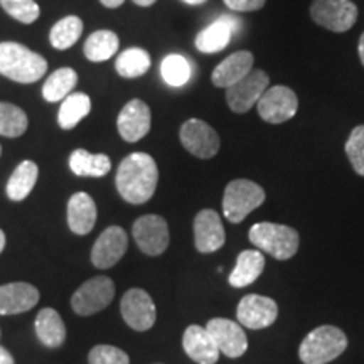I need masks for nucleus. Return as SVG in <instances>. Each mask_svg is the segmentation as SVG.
Masks as SVG:
<instances>
[{
	"label": "nucleus",
	"instance_id": "0eeeda50",
	"mask_svg": "<svg viewBox=\"0 0 364 364\" xmlns=\"http://www.w3.org/2000/svg\"><path fill=\"white\" fill-rule=\"evenodd\" d=\"M311 17L317 26L332 33H346L356 24L358 7L351 0H314Z\"/></svg>",
	"mask_w": 364,
	"mask_h": 364
},
{
	"label": "nucleus",
	"instance_id": "e433bc0d",
	"mask_svg": "<svg viewBox=\"0 0 364 364\" xmlns=\"http://www.w3.org/2000/svg\"><path fill=\"white\" fill-rule=\"evenodd\" d=\"M230 11L235 12H255L265 6L267 0H223Z\"/></svg>",
	"mask_w": 364,
	"mask_h": 364
},
{
	"label": "nucleus",
	"instance_id": "f8f14e48",
	"mask_svg": "<svg viewBox=\"0 0 364 364\" xmlns=\"http://www.w3.org/2000/svg\"><path fill=\"white\" fill-rule=\"evenodd\" d=\"M124 321L134 331L144 332L156 324L157 309L150 295L142 289H130L120 302Z\"/></svg>",
	"mask_w": 364,
	"mask_h": 364
},
{
	"label": "nucleus",
	"instance_id": "ea45409f",
	"mask_svg": "<svg viewBox=\"0 0 364 364\" xmlns=\"http://www.w3.org/2000/svg\"><path fill=\"white\" fill-rule=\"evenodd\" d=\"M157 0H134V4H136V6L140 7H150L152 4H156Z\"/></svg>",
	"mask_w": 364,
	"mask_h": 364
},
{
	"label": "nucleus",
	"instance_id": "f03ea898",
	"mask_svg": "<svg viewBox=\"0 0 364 364\" xmlns=\"http://www.w3.org/2000/svg\"><path fill=\"white\" fill-rule=\"evenodd\" d=\"M48 71V61L19 43H0V75L17 83H36Z\"/></svg>",
	"mask_w": 364,
	"mask_h": 364
},
{
	"label": "nucleus",
	"instance_id": "f3484780",
	"mask_svg": "<svg viewBox=\"0 0 364 364\" xmlns=\"http://www.w3.org/2000/svg\"><path fill=\"white\" fill-rule=\"evenodd\" d=\"M150 108L142 100H132L124 107L117 120L118 132L125 142H139L150 132Z\"/></svg>",
	"mask_w": 364,
	"mask_h": 364
},
{
	"label": "nucleus",
	"instance_id": "6ab92c4d",
	"mask_svg": "<svg viewBox=\"0 0 364 364\" xmlns=\"http://www.w3.org/2000/svg\"><path fill=\"white\" fill-rule=\"evenodd\" d=\"M240 19H236L235 16H221L220 19H216L198 34L196 48L206 54L220 53L230 44L236 31H240Z\"/></svg>",
	"mask_w": 364,
	"mask_h": 364
},
{
	"label": "nucleus",
	"instance_id": "b1692460",
	"mask_svg": "<svg viewBox=\"0 0 364 364\" xmlns=\"http://www.w3.org/2000/svg\"><path fill=\"white\" fill-rule=\"evenodd\" d=\"M36 334L46 348H61L66 341V326L54 309L46 307L36 317Z\"/></svg>",
	"mask_w": 364,
	"mask_h": 364
},
{
	"label": "nucleus",
	"instance_id": "9b49d317",
	"mask_svg": "<svg viewBox=\"0 0 364 364\" xmlns=\"http://www.w3.org/2000/svg\"><path fill=\"white\" fill-rule=\"evenodd\" d=\"M182 147L199 159H211L220 152V135L211 125L199 118L184 122L179 132Z\"/></svg>",
	"mask_w": 364,
	"mask_h": 364
},
{
	"label": "nucleus",
	"instance_id": "c85d7f7f",
	"mask_svg": "<svg viewBox=\"0 0 364 364\" xmlns=\"http://www.w3.org/2000/svg\"><path fill=\"white\" fill-rule=\"evenodd\" d=\"M118 46H120V41H118V36L113 33V31L102 29L97 31L86 39L85 43V56L93 63H103L107 59H110L113 54L118 51Z\"/></svg>",
	"mask_w": 364,
	"mask_h": 364
},
{
	"label": "nucleus",
	"instance_id": "2f4dec72",
	"mask_svg": "<svg viewBox=\"0 0 364 364\" xmlns=\"http://www.w3.org/2000/svg\"><path fill=\"white\" fill-rule=\"evenodd\" d=\"M29 127L26 112L12 103H0V135L21 136Z\"/></svg>",
	"mask_w": 364,
	"mask_h": 364
},
{
	"label": "nucleus",
	"instance_id": "6e6552de",
	"mask_svg": "<svg viewBox=\"0 0 364 364\" xmlns=\"http://www.w3.org/2000/svg\"><path fill=\"white\" fill-rule=\"evenodd\" d=\"M258 115L267 124H284L295 117L299 110L297 93L289 86H272L267 88L265 93L257 103Z\"/></svg>",
	"mask_w": 364,
	"mask_h": 364
},
{
	"label": "nucleus",
	"instance_id": "37998d69",
	"mask_svg": "<svg viewBox=\"0 0 364 364\" xmlns=\"http://www.w3.org/2000/svg\"><path fill=\"white\" fill-rule=\"evenodd\" d=\"M182 2L189 4V6H201V4L206 2V0H182Z\"/></svg>",
	"mask_w": 364,
	"mask_h": 364
},
{
	"label": "nucleus",
	"instance_id": "20e7f679",
	"mask_svg": "<svg viewBox=\"0 0 364 364\" xmlns=\"http://www.w3.org/2000/svg\"><path fill=\"white\" fill-rule=\"evenodd\" d=\"M248 238L260 252L277 260H290L299 250L297 231L277 223H257L250 228Z\"/></svg>",
	"mask_w": 364,
	"mask_h": 364
},
{
	"label": "nucleus",
	"instance_id": "423d86ee",
	"mask_svg": "<svg viewBox=\"0 0 364 364\" xmlns=\"http://www.w3.org/2000/svg\"><path fill=\"white\" fill-rule=\"evenodd\" d=\"M115 297V284L108 277H93L73 294L71 307L78 316H93L112 304Z\"/></svg>",
	"mask_w": 364,
	"mask_h": 364
},
{
	"label": "nucleus",
	"instance_id": "4468645a",
	"mask_svg": "<svg viewBox=\"0 0 364 364\" xmlns=\"http://www.w3.org/2000/svg\"><path fill=\"white\" fill-rule=\"evenodd\" d=\"M206 329L213 339L216 341L220 353L228 358H240L247 353L248 339L245 334L243 327L238 322L230 321V318L216 317L206 324Z\"/></svg>",
	"mask_w": 364,
	"mask_h": 364
},
{
	"label": "nucleus",
	"instance_id": "7c9ffc66",
	"mask_svg": "<svg viewBox=\"0 0 364 364\" xmlns=\"http://www.w3.org/2000/svg\"><path fill=\"white\" fill-rule=\"evenodd\" d=\"M81 33H83V21L76 16H68L53 26L49 41H51L54 49L66 51V49L76 44Z\"/></svg>",
	"mask_w": 364,
	"mask_h": 364
},
{
	"label": "nucleus",
	"instance_id": "c756f323",
	"mask_svg": "<svg viewBox=\"0 0 364 364\" xmlns=\"http://www.w3.org/2000/svg\"><path fill=\"white\" fill-rule=\"evenodd\" d=\"M150 68V56L147 51L140 48H130L125 49L124 53H120V56L117 58L115 70L122 78L134 80L144 76Z\"/></svg>",
	"mask_w": 364,
	"mask_h": 364
},
{
	"label": "nucleus",
	"instance_id": "a19ab883",
	"mask_svg": "<svg viewBox=\"0 0 364 364\" xmlns=\"http://www.w3.org/2000/svg\"><path fill=\"white\" fill-rule=\"evenodd\" d=\"M359 59H361V63L364 66V33L361 36V39H359Z\"/></svg>",
	"mask_w": 364,
	"mask_h": 364
},
{
	"label": "nucleus",
	"instance_id": "7ed1b4c3",
	"mask_svg": "<svg viewBox=\"0 0 364 364\" xmlns=\"http://www.w3.org/2000/svg\"><path fill=\"white\" fill-rule=\"evenodd\" d=\"M348 349V338L339 327L321 326L309 332L299 348L304 364H327L338 359Z\"/></svg>",
	"mask_w": 364,
	"mask_h": 364
},
{
	"label": "nucleus",
	"instance_id": "9d476101",
	"mask_svg": "<svg viewBox=\"0 0 364 364\" xmlns=\"http://www.w3.org/2000/svg\"><path fill=\"white\" fill-rule=\"evenodd\" d=\"M268 85H270V78L265 71L252 70L243 80L226 88L228 107L235 113L250 112L265 93Z\"/></svg>",
	"mask_w": 364,
	"mask_h": 364
},
{
	"label": "nucleus",
	"instance_id": "ddd939ff",
	"mask_svg": "<svg viewBox=\"0 0 364 364\" xmlns=\"http://www.w3.org/2000/svg\"><path fill=\"white\" fill-rule=\"evenodd\" d=\"M240 324L252 331H260L270 327L279 317V306L270 297L250 294L240 300L238 311H236Z\"/></svg>",
	"mask_w": 364,
	"mask_h": 364
},
{
	"label": "nucleus",
	"instance_id": "c03bdc74",
	"mask_svg": "<svg viewBox=\"0 0 364 364\" xmlns=\"http://www.w3.org/2000/svg\"><path fill=\"white\" fill-rule=\"evenodd\" d=\"M0 156H2V147H0Z\"/></svg>",
	"mask_w": 364,
	"mask_h": 364
},
{
	"label": "nucleus",
	"instance_id": "c9c22d12",
	"mask_svg": "<svg viewBox=\"0 0 364 364\" xmlns=\"http://www.w3.org/2000/svg\"><path fill=\"white\" fill-rule=\"evenodd\" d=\"M90 364H130L129 354L115 346L100 344L95 346L88 354Z\"/></svg>",
	"mask_w": 364,
	"mask_h": 364
},
{
	"label": "nucleus",
	"instance_id": "f257e3e1",
	"mask_svg": "<svg viewBox=\"0 0 364 364\" xmlns=\"http://www.w3.org/2000/svg\"><path fill=\"white\" fill-rule=\"evenodd\" d=\"M117 189L130 204H144L157 189L159 169L152 156L134 152L120 162L117 171Z\"/></svg>",
	"mask_w": 364,
	"mask_h": 364
},
{
	"label": "nucleus",
	"instance_id": "393cba45",
	"mask_svg": "<svg viewBox=\"0 0 364 364\" xmlns=\"http://www.w3.org/2000/svg\"><path fill=\"white\" fill-rule=\"evenodd\" d=\"M70 169L80 177H103L110 172L112 161L105 154H90L85 149H76L70 156Z\"/></svg>",
	"mask_w": 364,
	"mask_h": 364
},
{
	"label": "nucleus",
	"instance_id": "58836bf2",
	"mask_svg": "<svg viewBox=\"0 0 364 364\" xmlns=\"http://www.w3.org/2000/svg\"><path fill=\"white\" fill-rule=\"evenodd\" d=\"M100 2H102L103 6L108 9H117V7H120L125 0H100Z\"/></svg>",
	"mask_w": 364,
	"mask_h": 364
},
{
	"label": "nucleus",
	"instance_id": "a878e982",
	"mask_svg": "<svg viewBox=\"0 0 364 364\" xmlns=\"http://www.w3.org/2000/svg\"><path fill=\"white\" fill-rule=\"evenodd\" d=\"M39 167L33 161H24L16 167L7 182V196L12 201H24L38 182Z\"/></svg>",
	"mask_w": 364,
	"mask_h": 364
},
{
	"label": "nucleus",
	"instance_id": "473e14b6",
	"mask_svg": "<svg viewBox=\"0 0 364 364\" xmlns=\"http://www.w3.org/2000/svg\"><path fill=\"white\" fill-rule=\"evenodd\" d=\"M162 78L171 86H184L191 78L189 61L181 54H169L162 59Z\"/></svg>",
	"mask_w": 364,
	"mask_h": 364
},
{
	"label": "nucleus",
	"instance_id": "aec40b11",
	"mask_svg": "<svg viewBox=\"0 0 364 364\" xmlns=\"http://www.w3.org/2000/svg\"><path fill=\"white\" fill-rule=\"evenodd\" d=\"M182 348L188 356L198 364H216L220 359V349L216 341L209 334L206 327L189 326L184 331Z\"/></svg>",
	"mask_w": 364,
	"mask_h": 364
},
{
	"label": "nucleus",
	"instance_id": "bb28decb",
	"mask_svg": "<svg viewBox=\"0 0 364 364\" xmlns=\"http://www.w3.org/2000/svg\"><path fill=\"white\" fill-rule=\"evenodd\" d=\"M91 112V100L86 93H70L59 107L58 124L63 130H73L88 117Z\"/></svg>",
	"mask_w": 364,
	"mask_h": 364
},
{
	"label": "nucleus",
	"instance_id": "1a4fd4ad",
	"mask_svg": "<svg viewBox=\"0 0 364 364\" xmlns=\"http://www.w3.org/2000/svg\"><path fill=\"white\" fill-rule=\"evenodd\" d=\"M136 247L149 257H159L169 247L171 235L167 221L162 216L145 215L140 216L132 228Z\"/></svg>",
	"mask_w": 364,
	"mask_h": 364
},
{
	"label": "nucleus",
	"instance_id": "4be33fe9",
	"mask_svg": "<svg viewBox=\"0 0 364 364\" xmlns=\"http://www.w3.org/2000/svg\"><path fill=\"white\" fill-rule=\"evenodd\" d=\"M68 225L76 235H88L97 225V204L86 193H76L68 203Z\"/></svg>",
	"mask_w": 364,
	"mask_h": 364
},
{
	"label": "nucleus",
	"instance_id": "79ce46f5",
	"mask_svg": "<svg viewBox=\"0 0 364 364\" xmlns=\"http://www.w3.org/2000/svg\"><path fill=\"white\" fill-rule=\"evenodd\" d=\"M4 248H6V235H4V231L0 230V253L4 252Z\"/></svg>",
	"mask_w": 364,
	"mask_h": 364
},
{
	"label": "nucleus",
	"instance_id": "a211bd4d",
	"mask_svg": "<svg viewBox=\"0 0 364 364\" xmlns=\"http://www.w3.org/2000/svg\"><path fill=\"white\" fill-rule=\"evenodd\" d=\"M39 290L26 282H12L0 287V316H16L31 311L39 302Z\"/></svg>",
	"mask_w": 364,
	"mask_h": 364
},
{
	"label": "nucleus",
	"instance_id": "f704fd0d",
	"mask_svg": "<svg viewBox=\"0 0 364 364\" xmlns=\"http://www.w3.org/2000/svg\"><path fill=\"white\" fill-rule=\"evenodd\" d=\"M346 154L356 174L364 177V125H358L346 142Z\"/></svg>",
	"mask_w": 364,
	"mask_h": 364
},
{
	"label": "nucleus",
	"instance_id": "dca6fc26",
	"mask_svg": "<svg viewBox=\"0 0 364 364\" xmlns=\"http://www.w3.org/2000/svg\"><path fill=\"white\" fill-rule=\"evenodd\" d=\"M226 241L221 216L213 209H203L194 218V243L198 252L215 253Z\"/></svg>",
	"mask_w": 364,
	"mask_h": 364
},
{
	"label": "nucleus",
	"instance_id": "412c9836",
	"mask_svg": "<svg viewBox=\"0 0 364 364\" xmlns=\"http://www.w3.org/2000/svg\"><path fill=\"white\" fill-rule=\"evenodd\" d=\"M253 65L255 58L252 53L236 51L215 68L211 76L213 85L216 88H230V86L238 83L240 80H243L253 70Z\"/></svg>",
	"mask_w": 364,
	"mask_h": 364
},
{
	"label": "nucleus",
	"instance_id": "cd10ccee",
	"mask_svg": "<svg viewBox=\"0 0 364 364\" xmlns=\"http://www.w3.org/2000/svg\"><path fill=\"white\" fill-rule=\"evenodd\" d=\"M78 83V73L71 68H59L46 80L43 86V97L46 102L56 103L65 100Z\"/></svg>",
	"mask_w": 364,
	"mask_h": 364
},
{
	"label": "nucleus",
	"instance_id": "5701e85b",
	"mask_svg": "<svg viewBox=\"0 0 364 364\" xmlns=\"http://www.w3.org/2000/svg\"><path fill=\"white\" fill-rule=\"evenodd\" d=\"M263 268H265V257L260 250H245L236 258V265L233 272L230 273L231 287L235 289H243V287L252 285L257 282L258 277L262 275Z\"/></svg>",
	"mask_w": 364,
	"mask_h": 364
},
{
	"label": "nucleus",
	"instance_id": "39448f33",
	"mask_svg": "<svg viewBox=\"0 0 364 364\" xmlns=\"http://www.w3.org/2000/svg\"><path fill=\"white\" fill-rule=\"evenodd\" d=\"M265 201V191L257 182L235 179L226 186L223 198V213L230 223H241L250 213Z\"/></svg>",
	"mask_w": 364,
	"mask_h": 364
},
{
	"label": "nucleus",
	"instance_id": "4c0bfd02",
	"mask_svg": "<svg viewBox=\"0 0 364 364\" xmlns=\"http://www.w3.org/2000/svg\"><path fill=\"white\" fill-rule=\"evenodd\" d=\"M0 364H16L12 354L6 348H2V346H0Z\"/></svg>",
	"mask_w": 364,
	"mask_h": 364
},
{
	"label": "nucleus",
	"instance_id": "2eb2a0df",
	"mask_svg": "<svg viewBox=\"0 0 364 364\" xmlns=\"http://www.w3.org/2000/svg\"><path fill=\"white\" fill-rule=\"evenodd\" d=\"M129 248V236L120 226H110L98 236L91 250V262L97 268H110L122 260Z\"/></svg>",
	"mask_w": 364,
	"mask_h": 364
},
{
	"label": "nucleus",
	"instance_id": "72a5a7b5",
	"mask_svg": "<svg viewBox=\"0 0 364 364\" xmlns=\"http://www.w3.org/2000/svg\"><path fill=\"white\" fill-rule=\"evenodd\" d=\"M0 6L22 24H33L41 16V9L34 0H0Z\"/></svg>",
	"mask_w": 364,
	"mask_h": 364
}]
</instances>
